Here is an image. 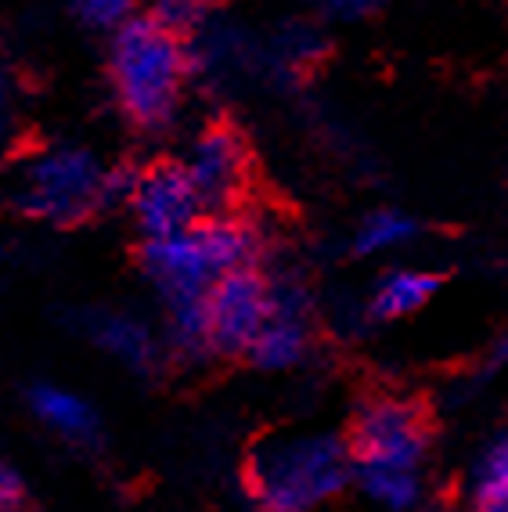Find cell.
Here are the masks:
<instances>
[{
  "label": "cell",
  "instance_id": "cell-1",
  "mask_svg": "<svg viewBox=\"0 0 508 512\" xmlns=\"http://www.w3.org/2000/svg\"><path fill=\"white\" fill-rule=\"evenodd\" d=\"M242 476L260 512H318L354 484V455L336 433L282 430L249 448Z\"/></svg>",
  "mask_w": 508,
  "mask_h": 512
},
{
  "label": "cell",
  "instance_id": "cell-2",
  "mask_svg": "<svg viewBox=\"0 0 508 512\" xmlns=\"http://www.w3.org/2000/svg\"><path fill=\"white\" fill-rule=\"evenodd\" d=\"M260 235L238 217H209L191 231L141 246V271L163 307L206 300L209 289L238 267H256Z\"/></svg>",
  "mask_w": 508,
  "mask_h": 512
},
{
  "label": "cell",
  "instance_id": "cell-3",
  "mask_svg": "<svg viewBox=\"0 0 508 512\" xmlns=\"http://www.w3.org/2000/svg\"><path fill=\"white\" fill-rule=\"evenodd\" d=\"M112 87L119 109L141 130H163L181 105L188 44L152 15H134L112 37Z\"/></svg>",
  "mask_w": 508,
  "mask_h": 512
},
{
  "label": "cell",
  "instance_id": "cell-4",
  "mask_svg": "<svg viewBox=\"0 0 508 512\" xmlns=\"http://www.w3.org/2000/svg\"><path fill=\"white\" fill-rule=\"evenodd\" d=\"M101 184L105 170L94 152L58 145L29 159L15 202L26 217L47 224H80L83 217L101 210Z\"/></svg>",
  "mask_w": 508,
  "mask_h": 512
},
{
  "label": "cell",
  "instance_id": "cell-5",
  "mask_svg": "<svg viewBox=\"0 0 508 512\" xmlns=\"http://www.w3.org/2000/svg\"><path fill=\"white\" fill-rule=\"evenodd\" d=\"M354 469H390L418 473L429 451V422L422 404L404 397H375L361 404L350 426Z\"/></svg>",
  "mask_w": 508,
  "mask_h": 512
},
{
  "label": "cell",
  "instance_id": "cell-6",
  "mask_svg": "<svg viewBox=\"0 0 508 512\" xmlns=\"http://www.w3.org/2000/svg\"><path fill=\"white\" fill-rule=\"evenodd\" d=\"M209 339L217 357H249L271 321V278L260 267H238L206 296Z\"/></svg>",
  "mask_w": 508,
  "mask_h": 512
},
{
  "label": "cell",
  "instance_id": "cell-7",
  "mask_svg": "<svg viewBox=\"0 0 508 512\" xmlns=\"http://www.w3.org/2000/svg\"><path fill=\"white\" fill-rule=\"evenodd\" d=\"M202 210L206 206H202L184 163H155L141 170L130 213H134V224L145 235V242L184 235L202 220Z\"/></svg>",
  "mask_w": 508,
  "mask_h": 512
},
{
  "label": "cell",
  "instance_id": "cell-8",
  "mask_svg": "<svg viewBox=\"0 0 508 512\" xmlns=\"http://www.w3.org/2000/svg\"><path fill=\"white\" fill-rule=\"evenodd\" d=\"M184 170H188L206 210H227V206H235L249 181V148L235 127L209 123L191 145Z\"/></svg>",
  "mask_w": 508,
  "mask_h": 512
},
{
  "label": "cell",
  "instance_id": "cell-9",
  "mask_svg": "<svg viewBox=\"0 0 508 512\" xmlns=\"http://www.w3.org/2000/svg\"><path fill=\"white\" fill-rule=\"evenodd\" d=\"M310 350V293L300 278H271V321L260 332L249 361L264 372L296 368Z\"/></svg>",
  "mask_w": 508,
  "mask_h": 512
},
{
  "label": "cell",
  "instance_id": "cell-10",
  "mask_svg": "<svg viewBox=\"0 0 508 512\" xmlns=\"http://www.w3.org/2000/svg\"><path fill=\"white\" fill-rule=\"evenodd\" d=\"M83 332L94 347L116 357L119 365L130 368L134 375H155L163 368L166 354L163 343L148 329L145 321L123 311H87L80 318Z\"/></svg>",
  "mask_w": 508,
  "mask_h": 512
},
{
  "label": "cell",
  "instance_id": "cell-11",
  "mask_svg": "<svg viewBox=\"0 0 508 512\" xmlns=\"http://www.w3.org/2000/svg\"><path fill=\"white\" fill-rule=\"evenodd\" d=\"M29 412L51 433L65 437L69 444H80V448H91L101 437V419L94 412V404L83 401L73 390H65V386L37 383L29 390Z\"/></svg>",
  "mask_w": 508,
  "mask_h": 512
},
{
  "label": "cell",
  "instance_id": "cell-12",
  "mask_svg": "<svg viewBox=\"0 0 508 512\" xmlns=\"http://www.w3.org/2000/svg\"><path fill=\"white\" fill-rule=\"evenodd\" d=\"M436 293H440V275L422 271V267H404V271H390L386 278H379L368 311L379 321L408 318L422 311Z\"/></svg>",
  "mask_w": 508,
  "mask_h": 512
},
{
  "label": "cell",
  "instance_id": "cell-13",
  "mask_svg": "<svg viewBox=\"0 0 508 512\" xmlns=\"http://www.w3.org/2000/svg\"><path fill=\"white\" fill-rule=\"evenodd\" d=\"M166 350H170V357L184 361V365H199V361L213 357L206 300L166 307Z\"/></svg>",
  "mask_w": 508,
  "mask_h": 512
},
{
  "label": "cell",
  "instance_id": "cell-14",
  "mask_svg": "<svg viewBox=\"0 0 508 512\" xmlns=\"http://www.w3.org/2000/svg\"><path fill=\"white\" fill-rule=\"evenodd\" d=\"M354 484L386 512H411L422 502V476L390 469H354Z\"/></svg>",
  "mask_w": 508,
  "mask_h": 512
},
{
  "label": "cell",
  "instance_id": "cell-15",
  "mask_svg": "<svg viewBox=\"0 0 508 512\" xmlns=\"http://www.w3.org/2000/svg\"><path fill=\"white\" fill-rule=\"evenodd\" d=\"M418 224L411 217L397 210H379L372 217H364V224L354 235V253L357 256H375V253H390V249H400L415 242Z\"/></svg>",
  "mask_w": 508,
  "mask_h": 512
},
{
  "label": "cell",
  "instance_id": "cell-16",
  "mask_svg": "<svg viewBox=\"0 0 508 512\" xmlns=\"http://www.w3.org/2000/svg\"><path fill=\"white\" fill-rule=\"evenodd\" d=\"M472 512H508V437L498 440L476 469Z\"/></svg>",
  "mask_w": 508,
  "mask_h": 512
},
{
  "label": "cell",
  "instance_id": "cell-17",
  "mask_svg": "<svg viewBox=\"0 0 508 512\" xmlns=\"http://www.w3.org/2000/svg\"><path fill=\"white\" fill-rule=\"evenodd\" d=\"M73 11L87 29H94V33H112V37L134 19L127 0H83V4H73Z\"/></svg>",
  "mask_w": 508,
  "mask_h": 512
},
{
  "label": "cell",
  "instance_id": "cell-18",
  "mask_svg": "<svg viewBox=\"0 0 508 512\" xmlns=\"http://www.w3.org/2000/svg\"><path fill=\"white\" fill-rule=\"evenodd\" d=\"M137 177H141V170H134V166H112V170H105L101 210H119V206L130 210V202H134V192H137Z\"/></svg>",
  "mask_w": 508,
  "mask_h": 512
},
{
  "label": "cell",
  "instance_id": "cell-19",
  "mask_svg": "<svg viewBox=\"0 0 508 512\" xmlns=\"http://www.w3.org/2000/svg\"><path fill=\"white\" fill-rule=\"evenodd\" d=\"M202 15H206L202 4H181V0H166V4H159V8L152 11V19L163 22L177 37H188L191 29H199Z\"/></svg>",
  "mask_w": 508,
  "mask_h": 512
},
{
  "label": "cell",
  "instance_id": "cell-20",
  "mask_svg": "<svg viewBox=\"0 0 508 512\" xmlns=\"http://www.w3.org/2000/svg\"><path fill=\"white\" fill-rule=\"evenodd\" d=\"M22 509V480L11 466L0 462V512H19Z\"/></svg>",
  "mask_w": 508,
  "mask_h": 512
},
{
  "label": "cell",
  "instance_id": "cell-21",
  "mask_svg": "<svg viewBox=\"0 0 508 512\" xmlns=\"http://www.w3.org/2000/svg\"><path fill=\"white\" fill-rule=\"evenodd\" d=\"M498 361H501V365H508V336L498 343Z\"/></svg>",
  "mask_w": 508,
  "mask_h": 512
}]
</instances>
